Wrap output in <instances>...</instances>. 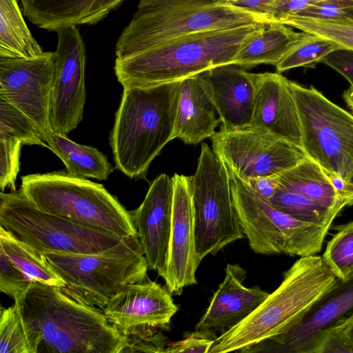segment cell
<instances>
[{"instance_id":"6da1fadb","label":"cell","mask_w":353,"mask_h":353,"mask_svg":"<svg viewBox=\"0 0 353 353\" xmlns=\"http://www.w3.org/2000/svg\"><path fill=\"white\" fill-rule=\"evenodd\" d=\"M181 83L123 88L110 143L116 168L129 178L145 179L152 161L174 139Z\"/></svg>"},{"instance_id":"7a4b0ae2","label":"cell","mask_w":353,"mask_h":353,"mask_svg":"<svg viewBox=\"0 0 353 353\" xmlns=\"http://www.w3.org/2000/svg\"><path fill=\"white\" fill-rule=\"evenodd\" d=\"M17 305L27 325L41 336L42 351L121 353L126 338L103 310L81 303L57 287L33 280Z\"/></svg>"},{"instance_id":"3957f363","label":"cell","mask_w":353,"mask_h":353,"mask_svg":"<svg viewBox=\"0 0 353 353\" xmlns=\"http://www.w3.org/2000/svg\"><path fill=\"white\" fill-rule=\"evenodd\" d=\"M336 283L322 256L300 257L283 273L280 285L247 318L219 335L209 353L245 352L287 332Z\"/></svg>"},{"instance_id":"277c9868","label":"cell","mask_w":353,"mask_h":353,"mask_svg":"<svg viewBox=\"0 0 353 353\" xmlns=\"http://www.w3.org/2000/svg\"><path fill=\"white\" fill-rule=\"evenodd\" d=\"M265 25L196 32L124 59L116 58V77L123 88L148 86L182 80L212 68L233 64L242 46Z\"/></svg>"},{"instance_id":"5b68a950","label":"cell","mask_w":353,"mask_h":353,"mask_svg":"<svg viewBox=\"0 0 353 353\" xmlns=\"http://www.w3.org/2000/svg\"><path fill=\"white\" fill-rule=\"evenodd\" d=\"M270 23L276 22L222 0H140L115 53L124 59L190 34Z\"/></svg>"},{"instance_id":"8992f818","label":"cell","mask_w":353,"mask_h":353,"mask_svg":"<svg viewBox=\"0 0 353 353\" xmlns=\"http://www.w3.org/2000/svg\"><path fill=\"white\" fill-rule=\"evenodd\" d=\"M20 191L44 212L121 238L137 234L128 211L103 185L66 171L21 176Z\"/></svg>"},{"instance_id":"52a82bcc","label":"cell","mask_w":353,"mask_h":353,"mask_svg":"<svg viewBox=\"0 0 353 353\" xmlns=\"http://www.w3.org/2000/svg\"><path fill=\"white\" fill-rule=\"evenodd\" d=\"M43 255L64 281L65 286L60 289L63 292L101 310L126 285L148 279V262L137 234L97 253Z\"/></svg>"},{"instance_id":"ba28073f","label":"cell","mask_w":353,"mask_h":353,"mask_svg":"<svg viewBox=\"0 0 353 353\" xmlns=\"http://www.w3.org/2000/svg\"><path fill=\"white\" fill-rule=\"evenodd\" d=\"M228 171L234 210L255 253L302 257L321 250L330 228L301 221L278 210L236 174Z\"/></svg>"},{"instance_id":"9c48e42d","label":"cell","mask_w":353,"mask_h":353,"mask_svg":"<svg viewBox=\"0 0 353 353\" xmlns=\"http://www.w3.org/2000/svg\"><path fill=\"white\" fill-rule=\"evenodd\" d=\"M0 226L40 254L97 253L123 239L41 210L20 190L1 192Z\"/></svg>"},{"instance_id":"30bf717a","label":"cell","mask_w":353,"mask_h":353,"mask_svg":"<svg viewBox=\"0 0 353 353\" xmlns=\"http://www.w3.org/2000/svg\"><path fill=\"white\" fill-rule=\"evenodd\" d=\"M192 196L198 262L243 237L232 202L225 163L203 143L195 173L188 176Z\"/></svg>"},{"instance_id":"8fae6325","label":"cell","mask_w":353,"mask_h":353,"mask_svg":"<svg viewBox=\"0 0 353 353\" xmlns=\"http://www.w3.org/2000/svg\"><path fill=\"white\" fill-rule=\"evenodd\" d=\"M306 157L347 183L353 176V113L321 91L290 81Z\"/></svg>"},{"instance_id":"7c38bea8","label":"cell","mask_w":353,"mask_h":353,"mask_svg":"<svg viewBox=\"0 0 353 353\" xmlns=\"http://www.w3.org/2000/svg\"><path fill=\"white\" fill-rule=\"evenodd\" d=\"M210 140L216 156L243 180L279 174L306 157L301 147L250 128L219 130Z\"/></svg>"},{"instance_id":"4fadbf2b","label":"cell","mask_w":353,"mask_h":353,"mask_svg":"<svg viewBox=\"0 0 353 353\" xmlns=\"http://www.w3.org/2000/svg\"><path fill=\"white\" fill-rule=\"evenodd\" d=\"M56 32L58 42L49 119L53 132L67 135L83 117L85 52L77 26L65 27Z\"/></svg>"},{"instance_id":"5bb4252c","label":"cell","mask_w":353,"mask_h":353,"mask_svg":"<svg viewBox=\"0 0 353 353\" xmlns=\"http://www.w3.org/2000/svg\"><path fill=\"white\" fill-rule=\"evenodd\" d=\"M55 68V52L32 58L0 59V98L28 116L43 140L52 132L49 110Z\"/></svg>"},{"instance_id":"9a60e30c","label":"cell","mask_w":353,"mask_h":353,"mask_svg":"<svg viewBox=\"0 0 353 353\" xmlns=\"http://www.w3.org/2000/svg\"><path fill=\"white\" fill-rule=\"evenodd\" d=\"M353 317V276L336 285L287 332L245 352L315 353L326 332Z\"/></svg>"},{"instance_id":"2e32d148","label":"cell","mask_w":353,"mask_h":353,"mask_svg":"<svg viewBox=\"0 0 353 353\" xmlns=\"http://www.w3.org/2000/svg\"><path fill=\"white\" fill-rule=\"evenodd\" d=\"M178 310L168 288L148 279L124 286L109 301L103 312L108 322L125 336L150 327L168 330Z\"/></svg>"},{"instance_id":"e0dca14e","label":"cell","mask_w":353,"mask_h":353,"mask_svg":"<svg viewBox=\"0 0 353 353\" xmlns=\"http://www.w3.org/2000/svg\"><path fill=\"white\" fill-rule=\"evenodd\" d=\"M173 200L169 250L161 274L172 294L181 295L184 288L197 283L199 265L195 251L194 221L188 176L175 173L172 177Z\"/></svg>"},{"instance_id":"ac0fdd59","label":"cell","mask_w":353,"mask_h":353,"mask_svg":"<svg viewBox=\"0 0 353 353\" xmlns=\"http://www.w3.org/2000/svg\"><path fill=\"white\" fill-rule=\"evenodd\" d=\"M197 76L217 111L221 121L220 130L230 132L250 128L256 97L255 73L227 64Z\"/></svg>"},{"instance_id":"d6986e66","label":"cell","mask_w":353,"mask_h":353,"mask_svg":"<svg viewBox=\"0 0 353 353\" xmlns=\"http://www.w3.org/2000/svg\"><path fill=\"white\" fill-rule=\"evenodd\" d=\"M173 200L172 178L156 177L139 207L131 211L148 268L161 276L168 258Z\"/></svg>"},{"instance_id":"ffe728a7","label":"cell","mask_w":353,"mask_h":353,"mask_svg":"<svg viewBox=\"0 0 353 353\" xmlns=\"http://www.w3.org/2000/svg\"><path fill=\"white\" fill-rule=\"evenodd\" d=\"M256 97L250 128L302 148L298 109L290 81L279 72L255 74Z\"/></svg>"},{"instance_id":"44dd1931","label":"cell","mask_w":353,"mask_h":353,"mask_svg":"<svg viewBox=\"0 0 353 353\" xmlns=\"http://www.w3.org/2000/svg\"><path fill=\"white\" fill-rule=\"evenodd\" d=\"M246 270L238 264H228L223 282L195 329L217 336L226 332L252 313L270 293L259 286L243 285Z\"/></svg>"},{"instance_id":"7402d4cb","label":"cell","mask_w":353,"mask_h":353,"mask_svg":"<svg viewBox=\"0 0 353 353\" xmlns=\"http://www.w3.org/2000/svg\"><path fill=\"white\" fill-rule=\"evenodd\" d=\"M26 17L48 31L82 24H94L125 0H20Z\"/></svg>"},{"instance_id":"603a6c76","label":"cell","mask_w":353,"mask_h":353,"mask_svg":"<svg viewBox=\"0 0 353 353\" xmlns=\"http://www.w3.org/2000/svg\"><path fill=\"white\" fill-rule=\"evenodd\" d=\"M197 75L181 80L176 108L174 139L195 145L210 138L221 119Z\"/></svg>"},{"instance_id":"cb8c5ba5","label":"cell","mask_w":353,"mask_h":353,"mask_svg":"<svg viewBox=\"0 0 353 353\" xmlns=\"http://www.w3.org/2000/svg\"><path fill=\"white\" fill-rule=\"evenodd\" d=\"M279 188L301 193L339 213L349 201L336 188L330 175L308 157L277 174Z\"/></svg>"},{"instance_id":"d4e9b609","label":"cell","mask_w":353,"mask_h":353,"mask_svg":"<svg viewBox=\"0 0 353 353\" xmlns=\"http://www.w3.org/2000/svg\"><path fill=\"white\" fill-rule=\"evenodd\" d=\"M305 34L279 23L266 24L242 46L233 64L243 68L260 64L276 66Z\"/></svg>"},{"instance_id":"484cf974","label":"cell","mask_w":353,"mask_h":353,"mask_svg":"<svg viewBox=\"0 0 353 353\" xmlns=\"http://www.w3.org/2000/svg\"><path fill=\"white\" fill-rule=\"evenodd\" d=\"M44 141L48 148L63 161L70 175L106 180L114 171L106 156L96 148L79 144L66 135L53 131L45 137Z\"/></svg>"},{"instance_id":"4316f807","label":"cell","mask_w":353,"mask_h":353,"mask_svg":"<svg viewBox=\"0 0 353 353\" xmlns=\"http://www.w3.org/2000/svg\"><path fill=\"white\" fill-rule=\"evenodd\" d=\"M43 51L30 32L17 0H0V59H25Z\"/></svg>"},{"instance_id":"83f0119b","label":"cell","mask_w":353,"mask_h":353,"mask_svg":"<svg viewBox=\"0 0 353 353\" xmlns=\"http://www.w3.org/2000/svg\"><path fill=\"white\" fill-rule=\"evenodd\" d=\"M0 246L15 265L32 280L59 289L65 286L64 281L50 266L43 254H40L1 226Z\"/></svg>"},{"instance_id":"f1b7e54d","label":"cell","mask_w":353,"mask_h":353,"mask_svg":"<svg viewBox=\"0 0 353 353\" xmlns=\"http://www.w3.org/2000/svg\"><path fill=\"white\" fill-rule=\"evenodd\" d=\"M41 343V336L24 321L19 305L1 309L0 353H37Z\"/></svg>"},{"instance_id":"f546056e","label":"cell","mask_w":353,"mask_h":353,"mask_svg":"<svg viewBox=\"0 0 353 353\" xmlns=\"http://www.w3.org/2000/svg\"><path fill=\"white\" fill-rule=\"evenodd\" d=\"M278 210L301 221L330 228L339 212L307 198L305 195L278 188L268 201Z\"/></svg>"},{"instance_id":"4dcf8cb0","label":"cell","mask_w":353,"mask_h":353,"mask_svg":"<svg viewBox=\"0 0 353 353\" xmlns=\"http://www.w3.org/2000/svg\"><path fill=\"white\" fill-rule=\"evenodd\" d=\"M300 31L326 38L341 49L353 51V17L339 19H318L290 16L279 21Z\"/></svg>"},{"instance_id":"1f68e13d","label":"cell","mask_w":353,"mask_h":353,"mask_svg":"<svg viewBox=\"0 0 353 353\" xmlns=\"http://www.w3.org/2000/svg\"><path fill=\"white\" fill-rule=\"evenodd\" d=\"M339 49L334 42L306 32L276 65V72L281 73L301 67L314 68L325 57Z\"/></svg>"},{"instance_id":"d6a6232c","label":"cell","mask_w":353,"mask_h":353,"mask_svg":"<svg viewBox=\"0 0 353 353\" xmlns=\"http://www.w3.org/2000/svg\"><path fill=\"white\" fill-rule=\"evenodd\" d=\"M333 228L336 233L327 242L322 258L337 279L346 281L353 276V221Z\"/></svg>"},{"instance_id":"836d02e7","label":"cell","mask_w":353,"mask_h":353,"mask_svg":"<svg viewBox=\"0 0 353 353\" xmlns=\"http://www.w3.org/2000/svg\"><path fill=\"white\" fill-rule=\"evenodd\" d=\"M0 134L14 137L23 145H37L48 148L35 123L2 98H0Z\"/></svg>"},{"instance_id":"e575fe53","label":"cell","mask_w":353,"mask_h":353,"mask_svg":"<svg viewBox=\"0 0 353 353\" xmlns=\"http://www.w3.org/2000/svg\"><path fill=\"white\" fill-rule=\"evenodd\" d=\"M23 143L17 139L0 134V188L16 191V179L19 171V157Z\"/></svg>"},{"instance_id":"d590c367","label":"cell","mask_w":353,"mask_h":353,"mask_svg":"<svg viewBox=\"0 0 353 353\" xmlns=\"http://www.w3.org/2000/svg\"><path fill=\"white\" fill-rule=\"evenodd\" d=\"M32 281L0 246V291L19 304Z\"/></svg>"},{"instance_id":"8d00e7d4","label":"cell","mask_w":353,"mask_h":353,"mask_svg":"<svg viewBox=\"0 0 353 353\" xmlns=\"http://www.w3.org/2000/svg\"><path fill=\"white\" fill-rule=\"evenodd\" d=\"M161 329L150 327L125 336L121 352L164 353L169 343Z\"/></svg>"},{"instance_id":"74e56055","label":"cell","mask_w":353,"mask_h":353,"mask_svg":"<svg viewBox=\"0 0 353 353\" xmlns=\"http://www.w3.org/2000/svg\"><path fill=\"white\" fill-rule=\"evenodd\" d=\"M292 16L318 19L352 18L353 0H321Z\"/></svg>"},{"instance_id":"f35d334b","label":"cell","mask_w":353,"mask_h":353,"mask_svg":"<svg viewBox=\"0 0 353 353\" xmlns=\"http://www.w3.org/2000/svg\"><path fill=\"white\" fill-rule=\"evenodd\" d=\"M216 338L209 333L196 330L180 341L169 342L164 353H209Z\"/></svg>"},{"instance_id":"ab89813d","label":"cell","mask_w":353,"mask_h":353,"mask_svg":"<svg viewBox=\"0 0 353 353\" xmlns=\"http://www.w3.org/2000/svg\"><path fill=\"white\" fill-rule=\"evenodd\" d=\"M315 353H353V344L346 332L345 323L326 332Z\"/></svg>"},{"instance_id":"60d3db41","label":"cell","mask_w":353,"mask_h":353,"mask_svg":"<svg viewBox=\"0 0 353 353\" xmlns=\"http://www.w3.org/2000/svg\"><path fill=\"white\" fill-rule=\"evenodd\" d=\"M343 76L353 86V51L339 49L325 57L321 62Z\"/></svg>"},{"instance_id":"b9f144b4","label":"cell","mask_w":353,"mask_h":353,"mask_svg":"<svg viewBox=\"0 0 353 353\" xmlns=\"http://www.w3.org/2000/svg\"><path fill=\"white\" fill-rule=\"evenodd\" d=\"M321 0H276L271 19L279 23L283 19L294 15L306 8Z\"/></svg>"},{"instance_id":"7bdbcfd3","label":"cell","mask_w":353,"mask_h":353,"mask_svg":"<svg viewBox=\"0 0 353 353\" xmlns=\"http://www.w3.org/2000/svg\"><path fill=\"white\" fill-rule=\"evenodd\" d=\"M243 181H245L257 194L268 201L274 194L279 188L277 175L262 176Z\"/></svg>"},{"instance_id":"ee69618b","label":"cell","mask_w":353,"mask_h":353,"mask_svg":"<svg viewBox=\"0 0 353 353\" xmlns=\"http://www.w3.org/2000/svg\"><path fill=\"white\" fill-rule=\"evenodd\" d=\"M275 1L276 0H241L232 5L271 19V12Z\"/></svg>"},{"instance_id":"f6af8a7d","label":"cell","mask_w":353,"mask_h":353,"mask_svg":"<svg viewBox=\"0 0 353 353\" xmlns=\"http://www.w3.org/2000/svg\"><path fill=\"white\" fill-rule=\"evenodd\" d=\"M343 99L346 105L351 110L352 113H353V86L350 85V87L344 91Z\"/></svg>"},{"instance_id":"bcb514c9","label":"cell","mask_w":353,"mask_h":353,"mask_svg":"<svg viewBox=\"0 0 353 353\" xmlns=\"http://www.w3.org/2000/svg\"><path fill=\"white\" fill-rule=\"evenodd\" d=\"M346 332L353 344V317L345 322Z\"/></svg>"},{"instance_id":"7dc6e473","label":"cell","mask_w":353,"mask_h":353,"mask_svg":"<svg viewBox=\"0 0 353 353\" xmlns=\"http://www.w3.org/2000/svg\"><path fill=\"white\" fill-rule=\"evenodd\" d=\"M222 1L227 3L234 4L235 3H237L241 0H222Z\"/></svg>"},{"instance_id":"c3c4849f","label":"cell","mask_w":353,"mask_h":353,"mask_svg":"<svg viewBox=\"0 0 353 353\" xmlns=\"http://www.w3.org/2000/svg\"><path fill=\"white\" fill-rule=\"evenodd\" d=\"M350 183H351V185H353V176H352V179H351V181H350Z\"/></svg>"}]
</instances>
